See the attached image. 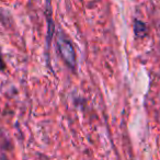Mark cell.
Here are the masks:
<instances>
[{
  "label": "cell",
  "mask_w": 160,
  "mask_h": 160,
  "mask_svg": "<svg viewBox=\"0 0 160 160\" xmlns=\"http://www.w3.org/2000/svg\"><path fill=\"white\" fill-rule=\"evenodd\" d=\"M57 46L59 49V53L62 55V59L67 64V66L70 67L71 69L75 68L76 66V54L75 48L72 44L64 36H58L57 38Z\"/></svg>",
  "instance_id": "cell-1"
},
{
  "label": "cell",
  "mask_w": 160,
  "mask_h": 160,
  "mask_svg": "<svg viewBox=\"0 0 160 160\" xmlns=\"http://www.w3.org/2000/svg\"><path fill=\"white\" fill-rule=\"evenodd\" d=\"M134 33L137 38H144L147 34L146 24L139 20H135L134 21Z\"/></svg>",
  "instance_id": "cell-2"
},
{
  "label": "cell",
  "mask_w": 160,
  "mask_h": 160,
  "mask_svg": "<svg viewBox=\"0 0 160 160\" xmlns=\"http://www.w3.org/2000/svg\"><path fill=\"white\" fill-rule=\"evenodd\" d=\"M3 68H5V62H3L2 58H1V56H0V70H2Z\"/></svg>",
  "instance_id": "cell-3"
}]
</instances>
